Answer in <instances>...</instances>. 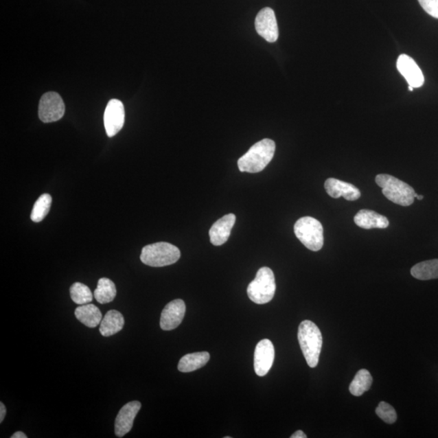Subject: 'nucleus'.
<instances>
[{"instance_id": "obj_13", "label": "nucleus", "mask_w": 438, "mask_h": 438, "mask_svg": "<svg viewBox=\"0 0 438 438\" xmlns=\"http://www.w3.org/2000/svg\"><path fill=\"white\" fill-rule=\"evenodd\" d=\"M397 69L404 76L409 86L413 88L423 86L424 78L422 71L412 57L401 55L397 60Z\"/></svg>"}, {"instance_id": "obj_4", "label": "nucleus", "mask_w": 438, "mask_h": 438, "mask_svg": "<svg viewBox=\"0 0 438 438\" xmlns=\"http://www.w3.org/2000/svg\"><path fill=\"white\" fill-rule=\"evenodd\" d=\"M181 258L176 246L166 242L146 245L142 249L141 261L146 266L163 267L175 264Z\"/></svg>"}, {"instance_id": "obj_11", "label": "nucleus", "mask_w": 438, "mask_h": 438, "mask_svg": "<svg viewBox=\"0 0 438 438\" xmlns=\"http://www.w3.org/2000/svg\"><path fill=\"white\" fill-rule=\"evenodd\" d=\"M186 306L181 299L168 303L161 314L160 326L163 330H172L178 327L184 319Z\"/></svg>"}, {"instance_id": "obj_12", "label": "nucleus", "mask_w": 438, "mask_h": 438, "mask_svg": "<svg viewBox=\"0 0 438 438\" xmlns=\"http://www.w3.org/2000/svg\"><path fill=\"white\" fill-rule=\"evenodd\" d=\"M141 404L138 401H132L125 404L120 409L117 417L115 419V433L118 437H123L131 431L133 426L134 419L139 413Z\"/></svg>"}, {"instance_id": "obj_29", "label": "nucleus", "mask_w": 438, "mask_h": 438, "mask_svg": "<svg viewBox=\"0 0 438 438\" xmlns=\"http://www.w3.org/2000/svg\"><path fill=\"white\" fill-rule=\"evenodd\" d=\"M12 438H27V436L25 435L23 432L18 431L14 433L12 437Z\"/></svg>"}, {"instance_id": "obj_26", "label": "nucleus", "mask_w": 438, "mask_h": 438, "mask_svg": "<svg viewBox=\"0 0 438 438\" xmlns=\"http://www.w3.org/2000/svg\"><path fill=\"white\" fill-rule=\"evenodd\" d=\"M418 1L428 15L438 19V0H418Z\"/></svg>"}, {"instance_id": "obj_30", "label": "nucleus", "mask_w": 438, "mask_h": 438, "mask_svg": "<svg viewBox=\"0 0 438 438\" xmlns=\"http://www.w3.org/2000/svg\"><path fill=\"white\" fill-rule=\"evenodd\" d=\"M417 200H423V199H424V196H422V195H417Z\"/></svg>"}, {"instance_id": "obj_8", "label": "nucleus", "mask_w": 438, "mask_h": 438, "mask_svg": "<svg viewBox=\"0 0 438 438\" xmlns=\"http://www.w3.org/2000/svg\"><path fill=\"white\" fill-rule=\"evenodd\" d=\"M255 27L257 32L268 43H275L279 38V27L275 13L270 8H265L259 12Z\"/></svg>"}, {"instance_id": "obj_14", "label": "nucleus", "mask_w": 438, "mask_h": 438, "mask_svg": "<svg viewBox=\"0 0 438 438\" xmlns=\"http://www.w3.org/2000/svg\"><path fill=\"white\" fill-rule=\"evenodd\" d=\"M326 193L333 198L343 196L347 200H356L360 198V191L349 183L330 178L325 182Z\"/></svg>"}, {"instance_id": "obj_21", "label": "nucleus", "mask_w": 438, "mask_h": 438, "mask_svg": "<svg viewBox=\"0 0 438 438\" xmlns=\"http://www.w3.org/2000/svg\"><path fill=\"white\" fill-rule=\"evenodd\" d=\"M93 295L96 301L101 305L113 301L116 297L115 285L111 279L102 278L98 280L97 288Z\"/></svg>"}, {"instance_id": "obj_1", "label": "nucleus", "mask_w": 438, "mask_h": 438, "mask_svg": "<svg viewBox=\"0 0 438 438\" xmlns=\"http://www.w3.org/2000/svg\"><path fill=\"white\" fill-rule=\"evenodd\" d=\"M298 341L308 366L316 367L323 347V335L319 328L311 321H302L299 326Z\"/></svg>"}, {"instance_id": "obj_19", "label": "nucleus", "mask_w": 438, "mask_h": 438, "mask_svg": "<svg viewBox=\"0 0 438 438\" xmlns=\"http://www.w3.org/2000/svg\"><path fill=\"white\" fill-rule=\"evenodd\" d=\"M211 358L207 351L191 353L183 356L178 362V369L182 373H190L204 367Z\"/></svg>"}, {"instance_id": "obj_23", "label": "nucleus", "mask_w": 438, "mask_h": 438, "mask_svg": "<svg viewBox=\"0 0 438 438\" xmlns=\"http://www.w3.org/2000/svg\"><path fill=\"white\" fill-rule=\"evenodd\" d=\"M52 203L51 196L47 194H44L40 198L36 200L31 213V220L34 222H40L43 220L50 211L51 205Z\"/></svg>"}, {"instance_id": "obj_17", "label": "nucleus", "mask_w": 438, "mask_h": 438, "mask_svg": "<svg viewBox=\"0 0 438 438\" xmlns=\"http://www.w3.org/2000/svg\"><path fill=\"white\" fill-rule=\"evenodd\" d=\"M124 325V319L122 314L116 310H110L101 321L100 332L102 336H113L122 330Z\"/></svg>"}, {"instance_id": "obj_22", "label": "nucleus", "mask_w": 438, "mask_h": 438, "mask_svg": "<svg viewBox=\"0 0 438 438\" xmlns=\"http://www.w3.org/2000/svg\"><path fill=\"white\" fill-rule=\"evenodd\" d=\"M372 383V375L369 371L367 369H360L356 374L349 387L351 394L357 397L361 396L365 392L369 390Z\"/></svg>"}, {"instance_id": "obj_2", "label": "nucleus", "mask_w": 438, "mask_h": 438, "mask_svg": "<svg viewBox=\"0 0 438 438\" xmlns=\"http://www.w3.org/2000/svg\"><path fill=\"white\" fill-rule=\"evenodd\" d=\"M275 148V141L270 139H263L256 143L238 160L240 171L261 172L274 158Z\"/></svg>"}, {"instance_id": "obj_5", "label": "nucleus", "mask_w": 438, "mask_h": 438, "mask_svg": "<svg viewBox=\"0 0 438 438\" xmlns=\"http://www.w3.org/2000/svg\"><path fill=\"white\" fill-rule=\"evenodd\" d=\"M276 284L274 273L269 267H262L256 278L249 284L247 292L250 299L257 305H265L274 298Z\"/></svg>"}, {"instance_id": "obj_16", "label": "nucleus", "mask_w": 438, "mask_h": 438, "mask_svg": "<svg viewBox=\"0 0 438 438\" xmlns=\"http://www.w3.org/2000/svg\"><path fill=\"white\" fill-rule=\"evenodd\" d=\"M354 222L356 226L363 229H373V228L384 229L390 225V222L387 217L369 209H361L356 214Z\"/></svg>"}, {"instance_id": "obj_27", "label": "nucleus", "mask_w": 438, "mask_h": 438, "mask_svg": "<svg viewBox=\"0 0 438 438\" xmlns=\"http://www.w3.org/2000/svg\"><path fill=\"white\" fill-rule=\"evenodd\" d=\"M7 413L6 406L3 403H0V423L3 422L4 418Z\"/></svg>"}, {"instance_id": "obj_24", "label": "nucleus", "mask_w": 438, "mask_h": 438, "mask_svg": "<svg viewBox=\"0 0 438 438\" xmlns=\"http://www.w3.org/2000/svg\"><path fill=\"white\" fill-rule=\"evenodd\" d=\"M70 296L77 305L83 306L93 301V293L87 285L75 283L70 288Z\"/></svg>"}, {"instance_id": "obj_3", "label": "nucleus", "mask_w": 438, "mask_h": 438, "mask_svg": "<svg viewBox=\"0 0 438 438\" xmlns=\"http://www.w3.org/2000/svg\"><path fill=\"white\" fill-rule=\"evenodd\" d=\"M375 181L382 187L383 195L389 200L402 207H409L418 195L415 194L413 187L394 176L380 174Z\"/></svg>"}, {"instance_id": "obj_28", "label": "nucleus", "mask_w": 438, "mask_h": 438, "mask_svg": "<svg viewBox=\"0 0 438 438\" xmlns=\"http://www.w3.org/2000/svg\"><path fill=\"white\" fill-rule=\"evenodd\" d=\"M306 437L307 436L306 435V433L301 430H298L296 433H294L292 436H290V438H306Z\"/></svg>"}, {"instance_id": "obj_9", "label": "nucleus", "mask_w": 438, "mask_h": 438, "mask_svg": "<svg viewBox=\"0 0 438 438\" xmlns=\"http://www.w3.org/2000/svg\"><path fill=\"white\" fill-rule=\"evenodd\" d=\"M275 355V347L269 339H263L257 343L254 353V369L257 376L264 377L269 373Z\"/></svg>"}, {"instance_id": "obj_10", "label": "nucleus", "mask_w": 438, "mask_h": 438, "mask_svg": "<svg viewBox=\"0 0 438 438\" xmlns=\"http://www.w3.org/2000/svg\"><path fill=\"white\" fill-rule=\"evenodd\" d=\"M124 106L122 101L113 100L108 102L104 113V125L107 136L113 137L124 127Z\"/></svg>"}, {"instance_id": "obj_25", "label": "nucleus", "mask_w": 438, "mask_h": 438, "mask_svg": "<svg viewBox=\"0 0 438 438\" xmlns=\"http://www.w3.org/2000/svg\"><path fill=\"white\" fill-rule=\"evenodd\" d=\"M376 414L379 418L387 424H394L397 421L395 409L386 402H381L376 408Z\"/></svg>"}, {"instance_id": "obj_18", "label": "nucleus", "mask_w": 438, "mask_h": 438, "mask_svg": "<svg viewBox=\"0 0 438 438\" xmlns=\"http://www.w3.org/2000/svg\"><path fill=\"white\" fill-rule=\"evenodd\" d=\"M75 316L80 323L89 328L96 327L102 320L100 308L92 303H87L76 308Z\"/></svg>"}, {"instance_id": "obj_7", "label": "nucleus", "mask_w": 438, "mask_h": 438, "mask_svg": "<svg viewBox=\"0 0 438 438\" xmlns=\"http://www.w3.org/2000/svg\"><path fill=\"white\" fill-rule=\"evenodd\" d=\"M65 113V102L59 93L48 92L41 97L38 115L43 123L56 122L62 118Z\"/></svg>"}, {"instance_id": "obj_15", "label": "nucleus", "mask_w": 438, "mask_h": 438, "mask_svg": "<svg viewBox=\"0 0 438 438\" xmlns=\"http://www.w3.org/2000/svg\"><path fill=\"white\" fill-rule=\"evenodd\" d=\"M236 217L233 214H228L214 223L209 230L211 242L214 246H221L229 239L232 228L235 225Z\"/></svg>"}, {"instance_id": "obj_6", "label": "nucleus", "mask_w": 438, "mask_h": 438, "mask_svg": "<svg viewBox=\"0 0 438 438\" xmlns=\"http://www.w3.org/2000/svg\"><path fill=\"white\" fill-rule=\"evenodd\" d=\"M294 231L299 240L311 251L317 252L323 247V227L316 219L299 218L294 226Z\"/></svg>"}, {"instance_id": "obj_31", "label": "nucleus", "mask_w": 438, "mask_h": 438, "mask_svg": "<svg viewBox=\"0 0 438 438\" xmlns=\"http://www.w3.org/2000/svg\"><path fill=\"white\" fill-rule=\"evenodd\" d=\"M408 89L410 91H413L414 88L413 87L409 86Z\"/></svg>"}, {"instance_id": "obj_20", "label": "nucleus", "mask_w": 438, "mask_h": 438, "mask_svg": "<svg viewBox=\"0 0 438 438\" xmlns=\"http://www.w3.org/2000/svg\"><path fill=\"white\" fill-rule=\"evenodd\" d=\"M411 274L419 280H431L438 279V259H433L415 265Z\"/></svg>"}]
</instances>
